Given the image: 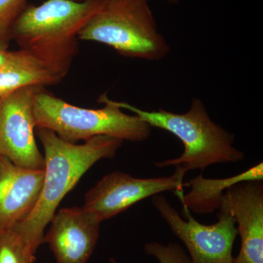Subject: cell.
I'll return each mask as SVG.
<instances>
[{"mask_svg":"<svg viewBox=\"0 0 263 263\" xmlns=\"http://www.w3.org/2000/svg\"><path fill=\"white\" fill-rule=\"evenodd\" d=\"M105 0H46L27 4L12 29V39L65 76L79 53V34Z\"/></svg>","mask_w":263,"mask_h":263,"instance_id":"cell-2","label":"cell"},{"mask_svg":"<svg viewBox=\"0 0 263 263\" xmlns=\"http://www.w3.org/2000/svg\"><path fill=\"white\" fill-rule=\"evenodd\" d=\"M74 1H76V2H84V1H85V0H74Z\"/></svg>","mask_w":263,"mask_h":263,"instance_id":"cell-19","label":"cell"},{"mask_svg":"<svg viewBox=\"0 0 263 263\" xmlns=\"http://www.w3.org/2000/svg\"><path fill=\"white\" fill-rule=\"evenodd\" d=\"M79 40L107 45L119 54L155 61L168 54L148 0H105Z\"/></svg>","mask_w":263,"mask_h":263,"instance_id":"cell-5","label":"cell"},{"mask_svg":"<svg viewBox=\"0 0 263 263\" xmlns=\"http://www.w3.org/2000/svg\"><path fill=\"white\" fill-rule=\"evenodd\" d=\"M263 163L257 164L245 172L227 179H205L202 174L187 181L190 191L186 195L176 194L183 208L198 214H212L220 207L226 190L243 181H262Z\"/></svg>","mask_w":263,"mask_h":263,"instance_id":"cell-13","label":"cell"},{"mask_svg":"<svg viewBox=\"0 0 263 263\" xmlns=\"http://www.w3.org/2000/svg\"><path fill=\"white\" fill-rule=\"evenodd\" d=\"M43 242L57 263H87L94 252L100 221L83 208L62 209L53 215Z\"/></svg>","mask_w":263,"mask_h":263,"instance_id":"cell-10","label":"cell"},{"mask_svg":"<svg viewBox=\"0 0 263 263\" xmlns=\"http://www.w3.org/2000/svg\"><path fill=\"white\" fill-rule=\"evenodd\" d=\"M144 250L146 254L158 259L160 263H192L183 249L176 243H170L166 246L152 242L145 246Z\"/></svg>","mask_w":263,"mask_h":263,"instance_id":"cell-16","label":"cell"},{"mask_svg":"<svg viewBox=\"0 0 263 263\" xmlns=\"http://www.w3.org/2000/svg\"><path fill=\"white\" fill-rule=\"evenodd\" d=\"M148 1H149V0H148ZM166 1H167V3H169L170 4L176 5L178 4V3H180V1H181V0H166Z\"/></svg>","mask_w":263,"mask_h":263,"instance_id":"cell-18","label":"cell"},{"mask_svg":"<svg viewBox=\"0 0 263 263\" xmlns=\"http://www.w3.org/2000/svg\"><path fill=\"white\" fill-rule=\"evenodd\" d=\"M98 102L105 104V107L80 108L41 87L34 95L36 127L50 129L71 143L99 136L131 142L144 141L149 138L152 127L141 118L123 112L105 93L99 97Z\"/></svg>","mask_w":263,"mask_h":263,"instance_id":"cell-4","label":"cell"},{"mask_svg":"<svg viewBox=\"0 0 263 263\" xmlns=\"http://www.w3.org/2000/svg\"><path fill=\"white\" fill-rule=\"evenodd\" d=\"M1 105H2V100L0 99V108H1Z\"/></svg>","mask_w":263,"mask_h":263,"instance_id":"cell-20","label":"cell"},{"mask_svg":"<svg viewBox=\"0 0 263 263\" xmlns=\"http://www.w3.org/2000/svg\"><path fill=\"white\" fill-rule=\"evenodd\" d=\"M43 177L44 170L24 168L0 155V230L14 228L32 212Z\"/></svg>","mask_w":263,"mask_h":263,"instance_id":"cell-11","label":"cell"},{"mask_svg":"<svg viewBox=\"0 0 263 263\" xmlns=\"http://www.w3.org/2000/svg\"><path fill=\"white\" fill-rule=\"evenodd\" d=\"M34 253L13 228L0 230V263H33Z\"/></svg>","mask_w":263,"mask_h":263,"instance_id":"cell-14","label":"cell"},{"mask_svg":"<svg viewBox=\"0 0 263 263\" xmlns=\"http://www.w3.org/2000/svg\"><path fill=\"white\" fill-rule=\"evenodd\" d=\"M122 110H130L149 124L172 133L182 142L184 150L179 157L156 162L159 167L175 166L185 174L190 171H203L209 166L243 160L245 155L234 146V136L213 122L202 100L194 98L186 113H172L160 108L142 110L126 103L114 101Z\"/></svg>","mask_w":263,"mask_h":263,"instance_id":"cell-3","label":"cell"},{"mask_svg":"<svg viewBox=\"0 0 263 263\" xmlns=\"http://www.w3.org/2000/svg\"><path fill=\"white\" fill-rule=\"evenodd\" d=\"M152 204L171 231L186 246L192 263H233V245L238 230L234 217L228 212L219 211L215 224H201L182 208L181 214L171 206L166 197L157 195Z\"/></svg>","mask_w":263,"mask_h":263,"instance_id":"cell-6","label":"cell"},{"mask_svg":"<svg viewBox=\"0 0 263 263\" xmlns=\"http://www.w3.org/2000/svg\"><path fill=\"white\" fill-rule=\"evenodd\" d=\"M41 87L23 88L2 100L0 155L24 168L45 167L44 157L34 138V95Z\"/></svg>","mask_w":263,"mask_h":263,"instance_id":"cell-8","label":"cell"},{"mask_svg":"<svg viewBox=\"0 0 263 263\" xmlns=\"http://www.w3.org/2000/svg\"><path fill=\"white\" fill-rule=\"evenodd\" d=\"M218 211L229 213L237 223L241 240L233 263H263V185L243 181L226 190Z\"/></svg>","mask_w":263,"mask_h":263,"instance_id":"cell-9","label":"cell"},{"mask_svg":"<svg viewBox=\"0 0 263 263\" xmlns=\"http://www.w3.org/2000/svg\"><path fill=\"white\" fill-rule=\"evenodd\" d=\"M185 175L179 167H176L172 176L150 179H138L114 171L90 189L85 195L82 208L102 222L147 197L166 191L183 193V188L188 187L187 181H184Z\"/></svg>","mask_w":263,"mask_h":263,"instance_id":"cell-7","label":"cell"},{"mask_svg":"<svg viewBox=\"0 0 263 263\" xmlns=\"http://www.w3.org/2000/svg\"><path fill=\"white\" fill-rule=\"evenodd\" d=\"M27 0H0V37L12 39V29Z\"/></svg>","mask_w":263,"mask_h":263,"instance_id":"cell-15","label":"cell"},{"mask_svg":"<svg viewBox=\"0 0 263 263\" xmlns=\"http://www.w3.org/2000/svg\"><path fill=\"white\" fill-rule=\"evenodd\" d=\"M10 38L0 37V67L3 65L8 55V47L10 41Z\"/></svg>","mask_w":263,"mask_h":263,"instance_id":"cell-17","label":"cell"},{"mask_svg":"<svg viewBox=\"0 0 263 263\" xmlns=\"http://www.w3.org/2000/svg\"><path fill=\"white\" fill-rule=\"evenodd\" d=\"M65 77L32 52L23 48L9 51L0 67V99L23 88L57 84Z\"/></svg>","mask_w":263,"mask_h":263,"instance_id":"cell-12","label":"cell"},{"mask_svg":"<svg viewBox=\"0 0 263 263\" xmlns=\"http://www.w3.org/2000/svg\"><path fill=\"white\" fill-rule=\"evenodd\" d=\"M36 128L45 152L42 190L32 212L13 228L34 254L64 197L97 162L113 158L123 143L113 137L99 136L78 145L64 141L50 129Z\"/></svg>","mask_w":263,"mask_h":263,"instance_id":"cell-1","label":"cell"}]
</instances>
